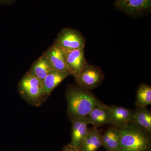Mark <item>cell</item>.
<instances>
[{
  "label": "cell",
  "mask_w": 151,
  "mask_h": 151,
  "mask_svg": "<svg viewBox=\"0 0 151 151\" xmlns=\"http://www.w3.org/2000/svg\"><path fill=\"white\" fill-rule=\"evenodd\" d=\"M8 1V0H0V1Z\"/></svg>",
  "instance_id": "d6986e66"
},
{
  "label": "cell",
  "mask_w": 151,
  "mask_h": 151,
  "mask_svg": "<svg viewBox=\"0 0 151 151\" xmlns=\"http://www.w3.org/2000/svg\"><path fill=\"white\" fill-rule=\"evenodd\" d=\"M53 45L64 51H69L84 48L85 40L78 31L67 28L58 34Z\"/></svg>",
  "instance_id": "277c9868"
},
{
  "label": "cell",
  "mask_w": 151,
  "mask_h": 151,
  "mask_svg": "<svg viewBox=\"0 0 151 151\" xmlns=\"http://www.w3.org/2000/svg\"><path fill=\"white\" fill-rule=\"evenodd\" d=\"M118 5L127 13L137 15L150 8L151 0H119Z\"/></svg>",
  "instance_id": "8fae6325"
},
{
  "label": "cell",
  "mask_w": 151,
  "mask_h": 151,
  "mask_svg": "<svg viewBox=\"0 0 151 151\" xmlns=\"http://www.w3.org/2000/svg\"><path fill=\"white\" fill-rule=\"evenodd\" d=\"M133 122L146 133H151V113L146 108H139L134 112Z\"/></svg>",
  "instance_id": "2e32d148"
},
{
  "label": "cell",
  "mask_w": 151,
  "mask_h": 151,
  "mask_svg": "<svg viewBox=\"0 0 151 151\" xmlns=\"http://www.w3.org/2000/svg\"><path fill=\"white\" fill-rule=\"evenodd\" d=\"M19 88L21 94L25 99L34 105L41 104L47 97L42 81L28 72L20 81Z\"/></svg>",
  "instance_id": "3957f363"
},
{
  "label": "cell",
  "mask_w": 151,
  "mask_h": 151,
  "mask_svg": "<svg viewBox=\"0 0 151 151\" xmlns=\"http://www.w3.org/2000/svg\"><path fill=\"white\" fill-rule=\"evenodd\" d=\"M69 72H62L53 69L42 81L44 88L48 97L55 88L70 75Z\"/></svg>",
  "instance_id": "7c38bea8"
},
{
  "label": "cell",
  "mask_w": 151,
  "mask_h": 151,
  "mask_svg": "<svg viewBox=\"0 0 151 151\" xmlns=\"http://www.w3.org/2000/svg\"><path fill=\"white\" fill-rule=\"evenodd\" d=\"M68 112L72 121L86 117L100 103L88 90L72 87L66 93Z\"/></svg>",
  "instance_id": "6da1fadb"
},
{
  "label": "cell",
  "mask_w": 151,
  "mask_h": 151,
  "mask_svg": "<svg viewBox=\"0 0 151 151\" xmlns=\"http://www.w3.org/2000/svg\"><path fill=\"white\" fill-rule=\"evenodd\" d=\"M62 151H80L79 149L74 147L71 144L68 145L63 149Z\"/></svg>",
  "instance_id": "ac0fdd59"
},
{
  "label": "cell",
  "mask_w": 151,
  "mask_h": 151,
  "mask_svg": "<svg viewBox=\"0 0 151 151\" xmlns=\"http://www.w3.org/2000/svg\"><path fill=\"white\" fill-rule=\"evenodd\" d=\"M102 145L108 151L120 150V134L119 129L111 128L102 136Z\"/></svg>",
  "instance_id": "9a60e30c"
},
{
  "label": "cell",
  "mask_w": 151,
  "mask_h": 151,
  "mask_svg": "<svg viewBox=\"0 0 151 151\" xmlns=\"http://www.w3.org/2000/svg\"><path fill=\"white\" fill-rule=\"evenodd\" d=\"M89 124L95 128L111 124V117L108 105L100 103L86 116Z\"/></svg>",
  "instance_id": "9c48e42d"
},
{
  "label": "cell",
  "mask_w": 151,
  "mask_h": 151,
  "mask_svg": "<svg viewBox=\"0 0 151 151\" xmlns=\"http://www.w3.org/2000/svg\"><path fill=\"white\" fill-rule=\"evenodd\" d=\"M120 150L146 151L150 141L146 132L135 124H130L124 129H119Z\"/></svg>",
  "instance_id": "7a4b0ae2"
},
{
  "label": "cell",
  "mask_w": 151,
  "mask_h": 151,
  "mask_svg": "<svg viewBox=\"0 0 151 151\" xmlns=\"http://www.w3.org/2000/svg\"><path fill=\"white\" fill-rule=\"evenodd\" d=\"M111 117V124L118 129H122L133 122L134 112L124 107L108 106Z\"/></svg>",
  "instance_id": "8992f818"
},
{
  "label": "cell",
  "mask_w": 151,
  "mask_h": 151,
  "mask_svg": "<svg viewBox=\"0 0 151 151\" xmlns=\"http://www.w3.org/2000/svg\"><path fill=\"white\" fill-rule=\"evenodd\" d=\"M43 54L46 56L53 69L70 73L66 62L65 51L53 44Z\"/></svg>",
  "instance_id": "ba28073f"
},
{
  "label": "cell",
  "mask_w": 151,
  "mask_h": 151,
  "mask_svg": "<svg viewBox=\"0 0 151 151\" xmlns=\"http://www.w3.org/2000/svg\"><path fill=\"white\" fill-rule=\"evenodd\" d=\"M102 145L101 133L96 128H94L89 130L79 150L80 151H97Z\"/></svg>",
  "instance_id": "4fadbf2b"
},
{
  "label": "cell",
  "mask_w": 151,
  "mask_h": 151,
  "mask_svg": "<svg viewBox=\"0 0 151 151\" xmlns=\"http://www.w3.org/2000/svg\"><path fill=\"white\" fill-rule=\"evenodd\" d=\"M52 69L48 60L43 54L36 60L28 73L35 76L42 81Z\"/></svg>",
  "instance_id": "5bb4252c"
},
{
  "label": "cell",
  "mask_w": 151,
  "mask_h": 151,
  "mask_svg": "<svg viewBox=\"0 0 151 151\" xmlns=\"http://www.w3.org/2000/svg\"><path fill=\"white\" fill-rule=\"evenodd\" d=\"M104 78L103 71L100 67L87 62L75 79L80 88L88 91L99 86Z\"/></svg>",
  "instance_id": "5b68a950"
},
{
  "label": "cell",
  "mask_w": 151,
  "mask_h": 151,
  "mask_svg": "<svg viewBox=\"0 0 151 151\" xmlns=\"http://www.w3.org/2000/svg\"><path fill=\"white\" fill-rule=\"evenodd\" d=\"M136 105L139 108H146L151 104V87L142 84L138 88L137 93Z\"/></svg>",
  "instance_id": "e0dca14e"
},
{
  "label": "cell",
  "mask_w": 151,
  "mask_h": 151,
  "mask_svg": "<svg viewBox=\"0 0 151 151\" xmlns=\"http://www.w3.org/2000/svg\"><path fill=\"white\" fill-rule=\"evenodd\" d=\"M65 52L69 72L75 78L87 63L84 57V48Z\"/></svg>",
  "instance_id": "52a82bcc"
},
{
  "label": "cell",
  "mask_w": 151,
  "mask_h": 151,
  "mask_svg": "<svg viewBox=\"0 0 151 151\" xmlns=\"http://www.w3.org/2000/svg\"><path fill=\"white\" fill-rule=\"evenodd\" d=\"M121 151L120 150H116V151Z\"/></svg>",
  "instance_id": "ffe728a7"
},
{
  "label": "cell",
  "mask_w": 151,
  "mask_h": 151,
  "mask_svg": "<svg viewBox=\"0 0 151 151\" xmlns=\"http://www.w3.org/2000/svg\"><path fill=\"white\" fill-rule=\"evenodd\" d=\"M89 124L86 117H81L73 121L70 143L71 145L79 149L81 143L89 132Z\"/></svg>",
  "instance_id": "30bf717a"
}]
</instances>
